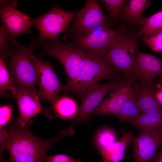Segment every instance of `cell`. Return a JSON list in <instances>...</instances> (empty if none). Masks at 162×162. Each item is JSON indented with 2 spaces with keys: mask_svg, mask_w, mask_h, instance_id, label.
Wrapping results in <instances>:
<instances>
[{
  "mask_svg": "<svg viewBox=\"0 0 162 162\" xmlns=\"http://www.w3.org/2000/svg\"><path fill=\"white\" fill-rule=\"evenodd\" d=\"M33 52V50L31 54L37 69L40 98L48 101L52 106L58 99L59 94L63 91L64 86L59 80L51 63L38 58L34 55Z\"/></svg>",
  "mask_w": 162,
  "mask_h": 162,
  "instance_id": "10",
  "label": "cell"
},
{
  "mask_svg": "<svg viewBox=\"0 0 162 162\" xmlns=\"http://www.w3.org/2000/svg\"><path fill=\"white\" fill-rule=\"evenodd\" d=\"M159 77L162 81V60L151 54L137 51L131 78L135 82L149 81Z\"/></svg>",
  "mask_w": 162,
  "mask_h": 162,
  "instance_id": "13",
  "label": "cell"
},
{
  "mask_svg": "<svg viewBox=\"0 0 162 162\" xmlns=\"http://www.w3.org/2000/svg\"><path fill=\"white\" fill-rule=\"evenodd\" d=\"M78 107L76 102L73 99L63 96L58 98L55 103L49 109L51 110L55 117L66 120L74 118Z\"/></svg>",
  "mask_w": 162,
  "mask_h": 162,
  "instance_id": "18",
  "label": "cell"
},
{
  "mask_svg": "<svg viewBox=\"0 0 162 162\" xmlns=\"http://www.w3.org/2000/svg\"><path fill=\"white\" fill-rule=\"evenodd\" d=\"M100 2L96 0L86 1L83 7L77 11L74 22L65 34H76L101 26H110V20L104 14Z\"/></svg>",
  "mask_w": 162,
  "mask_h": 162,
  "instance_id": "9",
  "label": "cell"
},
{
  "mask_svg": "<svg viewBox=\"0 0 162 162\" xmlns=\"http://www.w3.org/2000/svg\"><path fill=\"white\" fill-rule=\"evenodd\" d=\"M0 90L1 95L5 98L12 96L16 90L6 63L1 57H0Z\"/></svg>",
  "mask_w": 162,
  "mask_h": 162,
  "instance_id": "21",
  "label": "cell"
},
{
  "mask_svg": "<svg viewBox=\"0 0 162 162\" xmlns=\"http://www.w3.org/2000/svg\"><path fill=\"white\" fill-rule=\"evenodd\" d=\"M136 34L128 33L120 41L109 50L103 60L117 71L123 72L124 76L130 78L137 52Z\"/></svg>",
  "mask_w": 162,
  "mask_h": 162,
  "instance_id": "6",
  "label": "cell"
},
{
  "mask_svg": "<svg viewBox=\"0 0 162 162\" xmlns=\"http://www.w3.org/2000/svg\"><path fill=\"white\" fill-rule=\"evenodd\" d=\"M12 96L17 100L20 116L17 119L21 125L31 124L30 118L40 113L42 107L40 101L38 91L16 88Z\"/></svg>",
  "mask_w": 162,
  "mask_h": 162,
  "instance_id": "14",
  "label": "cell"
},
{
  "mask_svg": "<svg viewBox=\"0 0 162 162\" xmlns=\"http://www.w3.org/2000/svg\"><path fill=\"white\" fill-rule=\"evenodd\" d=\"M0 4L2 26L8 32L10 43L14 45L17 37L32 33L33 19L17 9L16 0H1Z\"/></svg>",
  "mask_w": 162,
  "mask_h": 162,
  "instance_id": "7",
  "label": "cell"
},
{
  "mask_svg": "<svg viewBox=\"0 0 162 162\" xmlns=\"http://www.w3.org/2000/svg\"><path fill=\"white\" fill-rule=\"evenodd\" d=\"M117 72L103 58L86 51L74 93L82 98L92 86L102 80L112 77Z\"/></svg>",
  "mask_w": 162,
  "mask_h": 162,
  "instance_id": "4",
  "label": "cell"
},
{
  "mask_svg": "<svg viewBox=\"0 0 162 162\" xmlns=\"http://www.w3.org/2000/svg\"><path fill=\"white\" fill-rule=\"evenodd\" d=\"M162 31V10L144 19L136 35L137 38L141 36L146 37Z\"/></svg>",
  "mask_w": 162,
  "mask_h": 162,
  "instance_id": "20",
  "label": "cell"
},
{
  "mask_svg": "<svg viewBox=\"0 0 162 162\" xmlns=\"http://www.w3.org/2000/svg\"><path fill=\"white\" fill-rule=\"evenodd\" d=\"M157 88L156 96L157 99L162 106V81L156 84Z\"/></svg>",
  "mask_w": 162,
  "mask_h": 162,
  "instance_id": "29",
  "label": "cell"
},
{
  "mask_svg": "<svg viewBox=\"0 0 162 162\" xmlns=\"http://www.w3.org/2000/svg\"><path fill=\"white\" fill-rule=\"evenodd\" d=\"M134 93L126 102L119 113L116 116L121 122L130 123L141 114L134 98Z\"/></svg>",
  "mask_w": 162,
  "mask_h": 162,
  "instance_id": "22",
  "label": "cell"
},
{
  "mask_svg": "<svg viewBox=\"0 0 162 162\" xmlns=\"http://www.w3.org/2000/svg\"><path fill=\"white\" fill-rule=\"evenodd\" d=\"M124 0H101L100 1L107 11L110 20L117 25L118 19L126 2Z\"/></svg>",
  "mask_w": 162,
  "mask_h": 162,
  "instance_id": "24",
  "label": "cell"
},
{
  "mask_svg": "<svg viewBox=\"0 0 162 162\" xmlns=\"http://www.w3.org/2000/svg\"><path fill=\"white\" fill-rule=\"evenodd\" d=\"M134 81L125 76L118 82L109 92L107 97L103 100L92 114V115L105 116L119 113L123 106L134 93Z\"/></svg>",
  "mask_w": 162,
  "mask_h": 162,
  "instance_id": "11",
  "label": "cell"
},
{
  "mask_svg": "<svg viewBox=\"0 0 162 162\" xmlns=\"http://www.w3.org/2000/svg\"><path fill=\"white\" fill-rule=\"evenodd\" d=\"M77 12L66 10L56 5L45 14L33 19L32 25L39 33L37 40L49 41L57 39L62 33L68 30Z\"/></svg>",
  "mask_w": 162,
  "mask_h": 162,
  "instance_id": "5",
  "label": "cell"
},
{
  "mask_svg": "<svg viewBox=\"0 0 162 162\" xmlns=\"http://www.w3.org/2000/svg\"><path fill=\"white\" fill-rule=\"evenodd\" d=\"M46 162H82L79 159L75 160L72 157L65 154H59L47 156Z\"/></svg>",
  "mask_w": 162,
  "mask_h": 162,
  "instance_id": "28",
  "label": "cell"
},
{
  "mask_svg": "<svg viewBox=\"0 0 162 162\" xmlns=\"http://www.w3.org/2000/svg\"><path fill=\"white\" fill-rule=\"evenodd\" d=\"M120 131L123 136L119 141L105 148H97L104 162H120L126 157L125 151L132 142L133 132Z\"/></svg>",
  "mask_w": 162,
  "mask_h": 162,
  "instance_id": "16",
  "label": "cell"
},
{
  "mask_svg": "<svg viewBox=\"0 0 162 162\" xmlns=\"http://www.w3.org/2000/svg\"><path fill=\"white\" fill-rule=\"evenodd\" d=\"M154 162H162V148L155 157Z\"/></svg>",
  "mask_w": 162,
  "mask_h": 162,
  "instance_id": "30",
  "label": "cell"
},
{
  "mask_svg": "<svg viewBox=\"0 0 162 162\" xmlns=\"http://www.w3.org/2000/svg\"><path fill=\"white\" fill-rule=\"evenodd\" d=\"M127 26L122 24L116 29L109 26H99L87 32L76 34H65L64 40L69 38L77 46L102 58L106 52L128 33Z\"/></svg>",
  "mask_w": 162,
  "mask_h": 162,
  "instance_id": "3",
  "label": "cell"
},
{
  "mask_svg": "<svg viewBox=\"0 0 162 162\" xmlns=\"http://www.w3.org/2000/svg\"><path fill=\"white\" fill-rule=\"evenodd\" d=\"M151 4L148 0H126L120 18L131 26L141 27L145 18L143 14Z\"/></svg>",
  "mask_w": 162,
  "mask_h": 162,
  "instance_id": "17",
  "label": "cell"
},
{
  "mask_svg": "<svg viewBox=\"0 0 162 162\" xmlns=\"http://www.w3.org/2000/svg\"><path fill=\"white\" fill-rule=\"evenodd\" d=\"M130 123L140 130L162 127V112L141 114Z\"/></svg>",
  "mask_w": 162,
  "mask_h": 162,
  "instance_id": "19",
  "label": "cell"
},
{
  "mask_svg": "<svg viewBox=\"0 0 162 162\" xmlns=\"http://www.w3.org/2000/svg\"><path fill=\"white\" fill-rule=\"evenodd\" d=\"M121 78L115 77L111 81L105 84H97L91 88L82 98L77 113L72 119L70 126L67 129V134L73 136L75 127L77 124L88 121L89 117L99 106L106 95L114 87Z\"/></svg>",
  "mask_w": 162,
  "mask_h": 162,
  "instance_id": "8",
  "label": "cell"
},
{
  "mask_svg": "<svg viewBox=\"0 0 162 162\" xmlns=\"http://www.w3.org/2000/svg\"><path fill=\"white\" fill-rule=\"evenodd\" d=\"M134 162H149L162 143V127L141 130L132 139Z\"/></svg>",
  "mask_w": 162,
  "mask_h": 162,
  "instance_id": "12",
  "label": "cell"
},
{
  "mask_svg": "<svg viewBox=\"0 0 162 162\" xmlns=\"http://www.w3.org/2000/svg\"><path fill=\"white\" fill-rule=\"evenodd\" d=\"M30 125H21L16 119L5 128L7 135L0 148L1 161H4L2 153L6 148L10 156L9 162H46L50 148L67 134L64 129L55 137L42 140L32 133Z\"/></svg>",
  "mask_w": 162,
  "mask_h": 162,
  "instance_id": "1",
  "label": "cell"
},
{
  "mask_svg": "<svg viewBox=\"0 0 162 162\" xmlns=\"http://www.w3.org/2000/svg\"><path fill=\"white\" fill-rule=\"evenodd\" d=\"M12 106L10 105H3L0 107V128H2L10 120Z\"/></svg>",
  "mask_w": 162,
  "mask_h": 162,
  "instance_id": "27",
  "label": "cell"
},
{
  "mask_svg": "<svg viewBox=\"0 0 162 162\" xmlns=\"http://www.w3.org/2000/svg\"><path fill=\"white\" fill-rule=\"evenodd\" d=\"M143 42L154 52H162V31L144 37Z\"/></svg>",
  "mask_w": 162,
  "mask_h": 162,
  "instance_id": "25",
  "label": "cell"
},
{
  "mask_svg": "<svg viewBox=\"0 0 162 162\" xmlns=\"http://www.w3.org/2000/svg\"><path fill=\"white\" fill-rule=\"evenodd\" d=\"M5 61L14 86L19 89H36L37 74L31 52L36 47L35 39L28 47L15 40Z\"/></svg>",
  "mask_w": 162,
  "mask_h": 162,
  "instance_id": "2",
  "label": "cell"
},
{
  "mask_svg": "<svg viewBox=\"0 0 162 162\" xmlns=\"http://www.w3.org/2000/svg\"><path fill=\"white\" fill-rule=\"evenodd\" d=\"M156 84L153 80L139 82L135 85L134 98L141 114L162 112V106L156 96Z\"/></svg>",
  "mask_w": 162,
  "mask_h": 162,
  "instance_id": "15",
  "label": "cell"
},
{
  "mask_svg": "<svg viewBox=\"0 0 162 162\" xmlns=\"http://www.w3.org/2000/svg\"><path fill=\"white\" fill-rule=\"evenodd\" d=\"M117 135L112 129L104 128L99 130L96 134L94 143L96 148H104L116 142Z\"/></svg>",
  "mask_w": 162,
  "mask_h": 162,
  "instance_id": "23",
  "label": "cell"
},
{
  "mask_svg": "<svg viewBox=\"0 0 162 162\" xmlns=\"http://www.w3.org/2000/svg\"><path fill=\"white\" fill-rule=\"evenodd\" d=\"M9 44L8 32L1 26L0 28V57L2 58L5 60L8 58V54L11 47L12 45Z\"/></svg>",
  "mask_w": 162,
  "mask_h": 162,
  "instance_id": "26",
  "label": "cell"
}]
</instances>
